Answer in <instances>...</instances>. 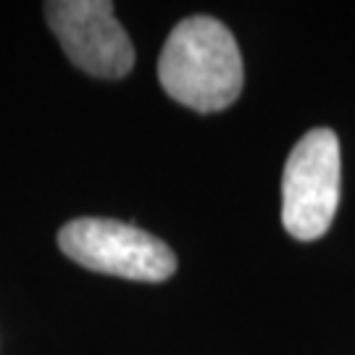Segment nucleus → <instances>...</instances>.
I'll return each mask as SVG.
<instances>
[{
  "instance_id": "obj_1",
  "label": "nucleus",
  "mask_w": 355,
  "mask_h": 355,
  "mask_svg": "<svg viewBox=\"0 0 355 355\" xmlns=\"http://www.w3.org/2000/svg\"><path fill=\"white\" fill-rule=\"evenodd\" d=\"M158 79L174 101L198 114L224 111L240 98L245 82L237 40L214 16H190L166 40Z\"/></svg>"
},
{
  "instance_id": "obj_2",
  "label": "nucleus",
  "mask_w": 355,
  "mask_h": 355,
  "mask_svg": "<svg viewBox=\"0 0 355 355\" xmlns=\"http://www.w3.org/2000/svg\"><path fill=\"white\" fill-rule=\"evenodd\" d=\"M340 171V140L331 129H313L292 148L282 174V224L295 240L313 242L329 232Z\"/></svg>"
},
{
  "instance_id": "obj_3",
  "label": "nucleus",
  "mask_w": 355,
  "mask_h": 355,
  "mask_svg": "<svg viewBox=\"0 0 355 355\" xmlns=\"http://www.w3.org/2000/svg\"><path fill=\"white\" fill-rule=\"evenodd\" d=\"M58 248L74 263L135 282H164L177 271V255L145 229L114 218H74L58 232Z\"/></svg>"
},
{
  "instance_id": "obj_4",
  "label": "nucleus",
  "mask_w": 355,
  "mask_h": 355,
  "mask_svg": "<svg viewBox=\"0 0 355 355\" xmlns=\"http://www.w3.org/2000/svg\"><path fill=\"white\" fill-rule=\"evenodd\" d=\"M45 19L69 61L101 79H121L135 66V48L108 0L45 3Z\"/></svg>"
}]
</instances>
